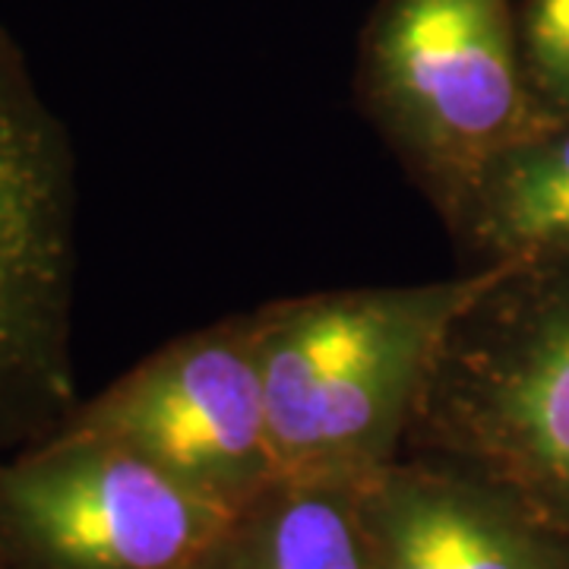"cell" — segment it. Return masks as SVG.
Returning a JSON list of instances; mask_svg holds the SVG:
<instances>
[{
  "mask_svg": "<svg viewBox=\"0 0 569 569\" xmlns=\"http://www.w3.org/2000/svg\"><path fill=\"white\" fill-rule=\"evenodd\" d=\"M73 203L67 133L0 26V443H41L77 408Z\"/></svg>",
  "mask_w": 569,
  "mask_h": 569,
  "instance_id": "cell-4",
  "label": "cell"
},
{
  "mask_svg": "<svg viewBox=\"0 0 569 569\" xmlns=\"http://www.w3.org/2000/svg\"><path fill=\"white\" fill-rule=\"evenodd\" d=\"M355 92L443 224L497 152L550 121L531 99L512 0H380Z\"/></svg>",
  "mask_w": 569,
  "mask_h": 569,
  "instance_id": "cell-3",
  "label": "cell"
},
{
  "mask_svg": "<svg viewBox=\"0 0 569 569\" xmlns=\"http://www.w3.org/2000/svg\"><path fill=\"white\" fill-rule=\"evenodd\" d=\"M497 266L425 284L342 288L257 310L279 478L361 485L406 443L449 332Z\"/></svg>",
  "mask_w": 569,
  "mask_h": 569,
  "instance_id": "cell-1",
  "label": "cell"
},
{
  "mask_svg": "<svg viewBox=\"0 0 569 569\" xmlns=\"http://www.w3.org/2000/svg\"><path fill=\"white\" fill-rule=\"evenodd\" d=\"M447 228L475 266L569 260V118L497 152Z\"/></svg>",
  "mask_w": 569,
  "mask_h": 569,
  "instance_id": "cell-8",
  "label": "cell"
},
{
  "mask_svg": "<svg viewBox=\"0 0 569 569\" xmlns=\"http://www.w3.org/2000/svg\"><path fill=\"white\" fill-rule=\"evenodd\" d=\"M406 443L569 531V260L497 266L452 326Z\"/></svg>",
  "mask_w": 569,
  "mask_h": 569,
  "instance_id": "cell-2",
  "label": "cell"
},
{
  "mask_svg": "<svg viewBox=\"0 0 569 569\" xmlns=\"http://www.w3.org/2000/svg\"><path fill=\"white\" fill-rule=\"evenodd\" d=\"M58 433L130 449L190 488L244 509L282 481L266 415L257 310L152 351L73 408Z\"/></svg>",
  "mask_w": 569,
  "mask_h": 569,
  "instance_id": "cell-6",
  "label": "cell"
},
{
  "mask_svg": "<svg viewBox=\"0 0 569 569\" xmlns=\"http://www.w3.org/2000/svg\"><path fill=\"white\" fill-rule=\"evenodd\" d=\"M358 488L282 478L247 503L212 563L222 569H370Z\"/></svg>",
  "mask_w": 569,
  "mask_h": 569,
  "instance_id": "cell-9",
  "label": "cell"
},
{
  "mask_svg": "<svg viewBox=\"0 0 569 569\" xmlns=\"http://www.w3.org/2000/svg\"><path fill=\"white\" fill-rule=\"evenodd\" d=\"M519 44L541 114L569 118V0H522Z\"/></svg>",
  "mask_w": 569,
  "mask_h": 569,
  "instance_id": "cell-10",
  "label": "cell"
},
{
  "mask_svg": "<svg viewBox=\"0 0 569 569\" xmlns=\"http://www.w3.org/2000/svg\"><path fill=\"white\" fill-rule=\"evenodd\" d=\"M358 503L370 569H569V531L468 471L389 462Z\"/></svg>",
  "mask_w": 569,
  "mask_h": 569,
  "instance_id": "cell-7",
  "label": "cell"
},
{
  "mask_svg": "<svg viewBox=\"0 0 569 569\" xmlns=\"http://www.w3.org/2000/svg\"><path fill=\"white\" fill-rule=\"evenodd\" d=\"M238 512L104 440L51 433L0 466V529L44 569H206Z\"/></svg>",
  "mask_w": 569,
  "mask_h": 569,
  "instance_id": "cell-5",
  "label": "cell"
}]
</instances>
